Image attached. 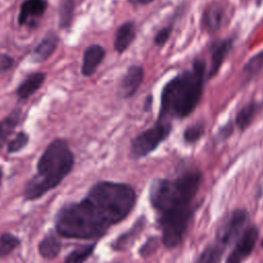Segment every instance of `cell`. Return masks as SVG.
Segmentation results:
<instances>
[{
  "mask_svg": "<svg viewBox=\"0 0 263 263\" xmlns=\"http://www.w3.org/2000/svg\"><path fill=\"white\" fill-rule=\"evenodd\" d=\"M145 78V69L141 65H130L122 75L117 89V95L122 99L133 98L140 89Z\"/></svg>",
  "mask_w": 263,
  "mask_h": 263,
  "instance_id": "obj_11",
  "label": "cell"
},
{
  "mask_svg": "<svg viewBox=\"0 0 263 263\" xmlns=\"http://www.w3.org/2000/svg\"><path fill=\"white\" fill-rule=\"evenodd\" d=\"M12 64H13V60L11 57H9L8 54H5V53L0 54V72L9 70L11 68Z\"/></svg>",
  "mask_w": 263,
  "mask_h": 263,
  "instance_id": "obj_31",
  "label": "cell"
},
{
  "mask_svg": "<svg viewBox=\"0 0 263 263\" xmlns=\"http://www.w3.org/2000/svg\"><path fill=\"white\" fill-rule=\"evenodd\" d=\"M248 218L249 214L245 209H236L232 211L219 225L215 241L226 249L230 243L236 240L238 236H240Z\"/></svg>",
  "mask_w": 263,
  "mask_h": 263,
  "instance_id": "obj_7",
  "label": "cell"
},
{
  "mask_svg": "<svg viewBox=\"0 0 263 263\" xmlns=\"http://www.w3.org/2000/svg\"><path fill=\"white\" fill-rule=\"evenodd\" d=\"M263 69V49L253 54L242 66V84L252 81Z\"/></svg>",
  "mask_w": 263,
  "mask_h": 263,
  "instance_id": "obj_18",
  "label": "cell"
},
{
  "mask_svg": "<svg viewBox=\"0 0 263 263\" xmlns=\"http://www.w3.org/2000/svg\"><path fill=\"white\" fill-rule=\"evenodd\" d=\"M234 36L227 38H220L212 41L209 46L210 51V65L208 66L206 79L208 81L213 79L220 71L229 52L234 45Z\"/></svg>",
  "mask_w": 263,
  "mask_h": 263,
  "instance_id": "obj_9",
  "label": "cell"
},
{
  "mask_svg": "<svg viewBox=\"0 0 263 263\" xmlns=\"http://www.w3.org/2000/svg\"><path fill=\"white\" fill-rule=\"evenodd\" d=\"M261 246H262V248H263V239H262V242H261Z\"/></svg>",
  "mask_w": 263,
  "mask_h": 263,
  "instance_id": "obj_35",
  "label": "cell"
},
{
  "mask_svg": "<svg viewBox=\"0 0 263 263\" xmlns=\"http://www.w3.org/2000/svg\"><path fill=\"white\" fill-rule=\"evenodd\" d=\"M174 31V24H167L163 27H161L160 29H158L156 31V33L153 36V43L154 45H156L157 47H162L166 44V42L168 41V39L172 36V33Z\"/></svg>",
  "mask_w": 263,
  "mask_h": 263,
  "instance_id": "obj_27",
  "label": "cell"
},
{
  "mask_svg": "<svg viewBox=\"0 0 263 263\" xmlns=\"http://www.w3.org/2000/svg\"><path fill=\"white\" fill-rule=\"evenodd\" d=\"M20 243L21 241L17 236L8 232L2 233L0 235V258L8 256L20 246Z\"/></svg>",
  "mask_w": 263,
  "mask_h": 263,
  "instance_id": "obj_26",
  "label": "cell"
},
{
  "mask_svg": "<svg viewBox=\"0 0 263 263\" xmlns=\"http://www.w3.org/2000/svg\"><path fill=\"white\" fill-rule=\"evenodd\" d=\"M208 64L203 57L197 55L191 66L170 80L160 91V105L157 119L173 122L190 116L200 103L208 81Z\"/></svg>",
  "mask_w": 263,
  "mask_h": 263,
  "instance_id": "obj_2",
  "label": "cell"
},
{
  "mask_svg": "<svg viewBox=\"0 0 263 263\" xmlns=\"http://www.w3.org/2000/svg\"><path fill=\"white\" fill-rule=\"evenodd\" d=\"M143 110L144 112L148 113L152 110V106H153V96L152 93H148L145 99H144V102H143Z\"/></svg>",
  "mask_w": 263,
  "mask_h": 263,
  "instance_id": "obj_32",
  "label": "cell"
},
{
  "mask_svg": "<svg viewBox=\"0 0 263 263\" xmlns=\"http://www.w3.org/2000/svg\"><path fill=\"white\" fill-rule=\"evenodd\" d=\"M47 8L46 0H25L22 3L20 14H18V24H32L34 20L40 17Z\"/></svg>",
  "mask_w": 263,
  "mask_h": 263,
  "instance_id": "obj_15",
  "label": "cell"
},
{
  "mask_svg": "<svg viewBox=\"0 0 263 263\" xmlns=\"http://www.w3.org/2000/svg\"><path fill=\"white\" fill-rule=\"evenodd\" d=\"M202 179L199 170H190L174 179L154 180L149 188V201L157 216L195 209L193 199Z\"/></svg>",
  "mask_w": 263,
  "mask_h": 263,
  "instance_id": "obj_3",
  "label": "cell"
},
{
  "mask_svg": "<svg viewBox=\"0 0 263 263\" xmlns=\"http://www.w3.org/2000/svg\"><path fill=\"white\" fill-rule=\"evenodd\" d=\"M97 242L79 246L68 254L65 263H84L93 253Z\"/></svg>",
  "mask_w": 263,
  "mask_h": 263,
  "instance_id": "obj_23",
  "label": "cell"
},
{
  "mask_svg": "<svg viewBox=\"0 0 263 263\" xmlns=\"http://www.w3.org/2000/svg\"><path fill=\"white\" fill-rule=\"evenodd\" d=\"M74 155L66 141L55 139L44 150L37 162V174L24 187L27 200H35L57 187L72 171Z\"/></svg>",
  "mask_w": 263,
  "mask_h": 263,
  "instance_id": "obj_4",
  "label": "cell"
},
{
  "mask_svg": "<svg viewBox=\"0 0 263 263\" xmlns=\"http://www.w3.org/2000/svg\"><path fill=\"white\" fill-rule=\"evenodd\" d=\"M29 142V136L24 133L21 132L18 133L14 139H12L7 146V152L8 153H15L21 151Z\"/></svg>",
  "mask_w": 263,
  "mask_h": 263,
  "instance_id": "obj_28",
  "label": "cell"
},
{
  "mask_svg": "<svg viewBox=\"0 0 263 263\" xmlns=\"http://www.w3.org/2000/svg\"><path fill=\"white\" fill-rule=\"evenodd\" d=\"M60 235L53 232L47 233L38 245L39 254L45 259H54L61 252L62 243Z\"/></svg>",
  "mask_w": 263,
  "mask_h": 263,
  "instance_id": "obj_16",
  "label": "cell"
},
{
  "mask_svg": "<svg viewBox=\"0 0 263 263\" xmlns=\"http://www.w3.org/2000/svg\"><path fill=\"white\" fill-rule=\"evenodd\" d=\"M106 57L105 48L100 44H91L89 45L83 53L81 73L89 77L91 76L98 69V67L102 64Z\"/></svg>",
  "mask_w": 263,
  "mask_h": 263,
  "instance_id": "obj_13",
  "label": "cell"
},
{
  "mask_svg": "<svg viewBox=\"0 0 263 263\" xmlns=\"http://www.w3.org/2000/svg\"><path fill=\"white\" fill-rule=\"evenodd\" d=\"M44 80H45V74L42 72L31 74L26 80H24L20 84L16 90V95L21 99L29 98L41 87Z\"/></svg>",
  "mask_w": 263,
  "mask_h": 263,
  "instance_id": "obj_19",
  "label": "cell"
},
{
  "mask_svg": "<svg viewBox=\"0 0 263 263\" xmlns=\"http://www.w3.org/2000/svg\"><path fill=\"white\" fill-rule=\"evenodd\" d=\"M241 1H248V0H241Z\"/></svg>",
  "mask_w": 263,
  "mask_h": 263,
  "instance_id": "obj_36",
  "label": "cell"
},
{
  "mask_svg": "<svg viewBox=\"0 0 263 263\" xmlns=\"http://www.w3.org/2000/svg\"><path fill=\"white\" fill-rule=\"evenodd\" d=\"M59 38L54 33L47 34L33 51V60L37 63L46 61L55 50Z\"/></svg>",
  "mask_w": 263,
  "mask_h": 263,
  "instance_id": "obj_17",
  "label": "cell"
},
{
  "mask_svg": "<svg viewBox=\"0 0 263 263\" xmlns=\"http://www.w3.org/2000/svg\"><path fill=\"white\" fill-rule=\"evenodd\" d=\"M137 200L126 183L100 181L77 202L63 205L55 215V232L66 238L95 239L124 220Z\"/></svg>",
  "mask_w": 263,
  "mask_h": 263,
  "instance_id": "obj_1",
  "label": "cell"
},
{
  "mask_svg": "<svg viewBox=\"0 0 263 263\" xmlns=\"http://www.w3.org/2000/svg\"><path fill=\"white\" fill-rule=\"evenodd\" d=\"M259 230L257 226L251 225L247 227L237 238L234 249L230 252L226 259V263H242L253 252L258 240Z\"/></svg>",
  "mask_w": 263,
  "mask_h": 263,
  "instance_id": "obj_10",
  "label": "cell"
},
{
  "mask_svg": "<svg viewBox=\"0 0 263 263\" xmlns=\"http://www.w3.org/2000/svg\"><path fill=\"white\" fill-rule=\"evenodd\" d=\"M224 251L223 247L214 241L202 250L194 263H220Z\"/></svg>",
  "mask_w": 263,
  "mask_h": 263,
  "instance_id": "obj_20",
  "label": "cell"
},
{
  "mask_svg": "<svg viewBox=\"0 0 263 263\" xmlns=\"http://www.w3.org/2000/svg\"><path fill=\"white\" fill-rule=\"evenodd\" d=\"M137 37V29L134 21H125L122 23L114 34L113 39V47L114 50L122 54L125 50H127L130 45L134 43Z\"/></svg>",
  "mask_w": 263,
  "mask_h": 263,
  "instance_id": "obj_12",
  "label": "cell"
},
{
  "mask_svg": "<svg viewBox=\"0 0 263 263\" xmlns=\"http://www.w3.org/2000/svg\"><path fill=\"white\" fill-rule=\"evenodd\" d=\"M75 1L74 0H62L59 7V21L61 28H68L74 15Z\"/></svg>",
  "mask_w": 263,
  "mask_h": 263,
  "instance_id": "obj_25",
  "label": "cell"
},
{
  "mask_svg": "<svg viewBox=\"0 0 263 263\" xmlns=\"http://www.w3.org/2000/svg\"><path fill=\"white\" fill-rule=\"evenodd\" d=\"M173 132V122L156 119L153 125L136 135L129 143V156L138 160L153 153Z\"/></svg>",
  "mask_w": 263,
  "mask_h": 263,
  "instance_id": "obj_5",
  "label": "cell"
},
{
  "mask_svg": "<svg viewBox=\"0 0 263 263\" xmlns=\"http://www.w3.org/2000/svg\"><path fill=\"white\" fill-rule=\"evenodd\" d=\"M1 179H2V168L0 167V183H1Z\"/></svg>",
  "mask_w": 263,
  "mask_h": 263,
  "instance_id": "obj_34",
  "label": "cell"
},
{
  "mask_svg": "<svg viewBox=\"0 0 263 263\" xmlns=\"http://www.w3.org/2000/svg\"><path fill=\"white\" fill-rule=\"evenodd\" d=\"M144 225L145 221L143 220L142 217L140 220L137 221V223H135V225L128 231H126L116 239V241L112 245V248L114 250H124L125 248H127V246H129L134 241L136 236L141 232Z\"/></svg>",
  "mask_w": 263,
  "mask_h": 263,
  "instance_id": "obj_22",
  "label": "cell"
},
{
  "mask_svg": "<svg viewBox=\"0 0 263 263\" xmlns=\"http://www.w3.org/2000/svg\"><path fill=\"white\" fill-rule=\"evenodd\" d=\"M228 7L221 0H212L205 4L201 11L200 31L209 35L217 33L226 23Z\"/></svg>",
  "mask_w": 263,
  "mask_h": 263,
  "instance_id": "obj_8",
  "label": "cell"
},
{
  "mask_svg": "<svg viewBox=\"0 0 263 263\" xmlns=\"http://www.w3.org/2000/svg\"><path fill=\"white\" fill-rule=\"evenodd\" d=\"M195 209L174 214L158 216L161 229V241L167 249H174L181 243L193 218Z\"/></svg>",
  "mask_w": 263,
  "mask_h": 263,
  "instance_id": "obj_6",
  "label": "cell"
},
{
  "mask_svg": "<svg viewBox=\"0 0 263 263\" xmlns=\"http://www.w3.org/2000/svg\"><path fill=\"white\" fill-rule=\"evenodd\" d=\"M155 0H127V2L134 6H146Z\"/></svg>",
  "mask_w": 263,
  "mask_h": 263,
  "instance_id": "obj_33",
  "label": "cell"
},
{
  "mask_svg": "<svg viewBox=\"0 0 263 263\" xmlns=\"http://www.w3.org/2000/svg\"><path fill=\"white\" fill-rule=\"evenodd\" d=\"M234 132V122L232 119L226 121L224 124L219 126L217 133H216V139L219 142H224L228 140Z\"/></svg>",
  "mask_w": 263,
  "mask_h": 263,
  "instance_id": "obj_29",
  "label": "cell"
},
{
  "mask_svg": "<svg viewBox=\"0 0 263 263\" xmlns=\"http://www.w3.org/2000/svg\"><path fill=\"white\" fill-rule=\"evenodd\" d=\"M262 104L255 100H252L245 104L235 114L233 122L234 126L240 132H246L256 118Z\"/></svg>",
  "mask_w": 263,
  "mask_h": 263,
  "instance_id": "obj_14",
  "label": "cell"
},
{
  "mask_svg": "<svg viewBox=\"0 0 263 263\" xmlns=\"http://www.w3.org/2000/svg\"><path fill=\"white\" fill-rule=\"evenodd\" d=\"M262 106H263V103H262Z\"/></svg>",
  "mask_w": 263,
  "mask_h": 263,
  "instance_id": "obj_37",
  "label": "cell"
},
{
  "mask_svg": "<svg viewBox=\"0 0 263 263\" xmlns=\"http://www.w3.org/2000/svg\"><path fill=\"white\" fill-rule=\"evenodd\" d=\"M159 243V239L157 237H149L147 241L143 245V247L140 249V254L142 257H147L155 252Z\"/></svg>",
  "mask_w": 263,
  "mask_h": 263,
  "instance_id": "obj_30",
  "label": "cell"
},
{
  "mask_svg": "<svg viewBox=\"0 0 263 263\" xmlns=\"http://www.w3.org/2000/svg\"><path fill=\"white\" fill-rule=\"evenodd\" d=\"M18 122V113L14 112L0 121V149L4 146L9 136L13 133Z\"/></svg>",
  "mask_w": 263,
  "mask_h": 263,
  "instance_id": "obj_24",
  "label": "cell"
},
{
  "mask_svg": "<svg viewBox=\"0 0 263 263\" xmlns=\"http://www.w3.org/2000/svg\"><path fill=\"white\" fill-rule=\"evenodd\" d=\"M205 133V124L203 121H196L188 124L183 133L182 139L186 145H191L197 143Z\"/></svg>",
  "mask_w": 263,
  "mask_h": 263,
  "instance_id": "obj_21",
  "label": "cell"
}]
</instances>
